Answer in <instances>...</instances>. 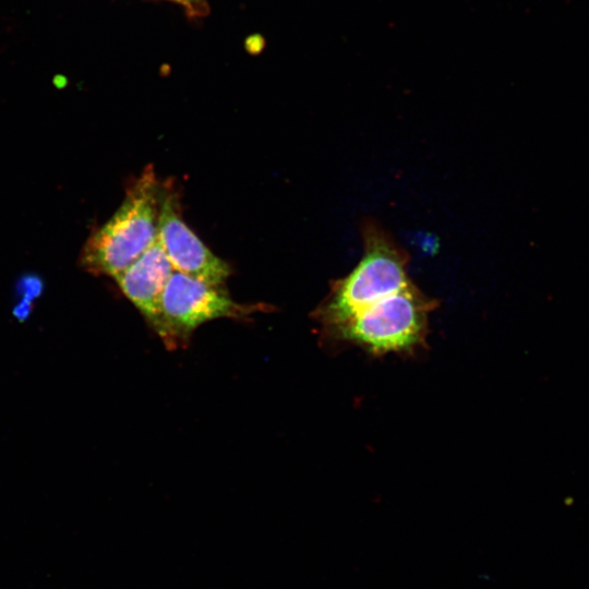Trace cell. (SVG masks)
Instances as JSON below:
<instances>
[{
	"label": "cell",
	"mask_w": 589,
	"mask_h": 589,
	"mask_svg": "<svg viewBox=\"0 0 589 589\" xmlns=\"http://www.w3.org/2000/svg\"><path fill=\"white\" fill-rule=\"evenodd\" d=\"M363 256L346 276L332 284L330 292L314 311L326 337L349 318L412 284L407 275L409 255L374 223L362 229Z\"/></svg>",
	"instance_id": "2"
},
{
	"label": "cell",
	"mask_w": 589,
	"mask_h": 589,
	"mask_svg": "<svg viewBox=\"0 0 589 589\" xmlns=\"http://www.w3.org/2000/svg\"><path fill=\"white\" fill-rule=\"evenodd\" d=\"M157 238L175 271L214 285H225L230 277V265L184 221L180 194L169 180L161 182Z\"/></svg>",
	"instance_id": "5"
},
{
	"label": "cell",
	"mask_w": 589,
	"mask_h": 589,
	"mask_svg": "<svg viewBox=\"0 0 589 589\" xmlns=\"http://www.w3.org/2000/svg\"><path fill=\"white\" fill-rule=\"evenodd\" d=\"M435 301L413 285L369 305L326 338L357 345L372 353L402 352L425 338Z\"/></svg>",
	"instance_id": "3"
},
{
	"label": "cell",
	"mask_w": 589,
	"mask_h": 589,
	"mask_svg": "<svg viewBox=\"0 0 589 589\" xmlns=\"http://www.w3.org/2000/svg\"><path fill=\"white\" fill-rule=\"evenodd\" d=\"M161 182L152 165L128 185L115 214L87 239L81 266L115 278L157 239Z\"/></svg>",
	"instance_id": "1"
},
{
	"label": "cell",
	"mask_w": 589,
	"mask_h": 589,
	"mask_svg": "<svg viewBox=\"0 0 589 589\" xmlns=\"http://www.w3.org/2000/svg\"><path fill=\"white\" fill-rule=\"evenodd\" d=\"M172 1H176V2H178L180 4H183V5L188 7V8H191L195 0H172Z\"/></svg>",
	"instance_id": "8"
},
{
	"label": "cell",
	"mask_w": 589,
	"mask_h": 589,
	"mask_svg": "<svg viewBox=\"0 0 589 589\" xmlns=\"http://www.w3.org/2000/svg\"><path fill=\"white\" fill-rule=\"evenodd\" d=\"M269 304L239 303L225 285H214L180 272L170 275L161 297L155 333L168 350L184 349L201 325L216 318L247 321Z\"/></svg>",
	"instance_id": "4"
},
{
	"label": "cell",
	"mask_w": 589,
	"mask_h": 589,
	"mask_svg": "<svg viewBox=\"0 0 589 589\" xmlns=\"http://www.w3.org/2000/svg\"><path fill=\"white\" fill-rule=\"evenodd\" d=\"M29 310H31V303L28 300L24 299L21 303H19V305L14 310V314L19 318H25L26 315L29 313Z\"/></svg>",
	"instance_id": "7"
},
{
	"label": "cell",
	"mask_w": 589,
	"mask_h": 589,
	"mask_svg": "<svg viewBox=\"0 0 589 589\" xmlns=\"http://www.w3.org/2000/svg\"><path fill=\"white\" fill-rule=\"evenodd\" d=\"M173 271L157 238L140 257L113 278L153 330L159 321L164 289Z\"/></svg>",
	"instance_id": "6"
}]
</instances>
